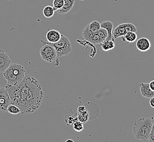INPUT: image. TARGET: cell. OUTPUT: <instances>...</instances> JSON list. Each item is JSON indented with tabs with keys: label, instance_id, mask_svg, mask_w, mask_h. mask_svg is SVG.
<instances>
[{
	"label": "cell",
	"instance_id": "cell-1",
	"mask_svg": "<svg viewBox=\"0 0 154 142\" xmlns=\"http://www.w3.org/2000/svg\"><path fill=\"white\" fill-rule=\"evenodd\" d=\"M12 103L17 105L22 114H29L38 109L43 100L44 93L40 82L31 75H25L17 85L7 84Z\"/></svg>",
	"mask_w": 154,
	"mask_h": 142
},
{
	"label": "cell",
	"instance_id": "cell-2",
	"mask_svg": "<svg viewBox=\"0 0 154 142\" xmlns=\"http://www.w3.org/2000/svg\"><path fill=\"white\" fill-rule=\"evenodd\" d=\"M152 126V120L149 117H141L135 120L133 126V135L136 139L148 141Z\"/></svg>",
	"mask_w": 154,
	"mask_h": 142
},
{
	"label": "cell",
	"instance_id": "cell-3",
	"mask_svg": "<svg viewBox=\"0 0 154 142\" xmlns=\"http://www.w3.org/2000/svg\"><path fill=\"white\" fill-rule=\"evenodd\" d=\"M25 70L21 65L11 64L9 67L3 72V75L7 81L8 85H14L20 83L25 77Z\"/></svg>",
	"mask_w": 154,
	"mask_h": 142
},
{
	"label": "cell",
	"instance_id": "cell-4",
	"mask_svg": "<svg viewBox=\"0 0 154 142\" xmlns=\"http://www.w3.org/2000/svg\"><path fill=\"white\" fill-rule=\"evenodd\" d=\"M82 34L85 40L93 44L101 43L107 38L108 36V32L103 28H101L99 31L96 33L91 32L88 28V24L84 28Z\"/></svg>",
	"mask_w": 154,
	"mask_h": 142
},
{
	"label": "cell",
	"instance_id": "cell-5",
	"mask_svg": "<svg viewBox=\"0 0 154 142\" xmlns=\"http://www.w3.org/2000/svg\"><path fill=\"white\" fill-rule=\"evenodd\" d=\"M46 42L54 48L57 52V58L63 56L68 55L72 51L70 41L68 39V37L63 34L61 35L60 39L56 43H51L48 42L47 40Z\"/></svg>",
	"mask_w": 154,
	"mask_h": 142
},
{
	"label": "cell",
	"instance_id": "cell-6",
	"mask_svg": "<svg viewBox=\"0 0 154 142\" xmlns=\"http://www.w3.org/2000/svg\"><path fill=\"white\" fill-rule=\"evenodd\" d=\"M41 42L43 44L40 51L41 58L46 62L49 63L53 62L57 58V52L54 48L47 43L45 40H41Z\"/></svg>",
	"mask_w": 154,
	"mask_h": 142
},
{
	"label": "cell",
	"instance_id": "cell-7",
	"mask_svg": "<svg viewBox=\"0 0 154 142\" xmlns=\"http://www.w3.org/2000/svg\"><path fill=\"white\" fill-rule=\"evenodd\" d=\"M11 103L12 101L6 89L0 87V113L6 111L8 106Z\"/></svg>",
	"mask_w": 154,
	"mask_h": 142
},
{
	"label": "cell",
	"instance_id": "cell-8",
	"mask_svg": "<svg viewBox=\"0 0 154 142\" xmlns=\"http://www.w3.org/2000/svg\"><path fill=\"white\" fill-rule=\"evenodd\" d=\"M11 64V60L8 55L0 50V73H3Z\"/></svg>",
	"mask_w": 154,
	"mask_h": 142
},
{
	"label": "cell",
	"instance_id": "cell-9",
	"mask_svg": "<svg viewBox=\"0 0 154 142\" xmlns=\"http://www.w3.org/2000/svg\"><path fill=\"white\" fill-rule=\"evenodd\" d=\"M136 48L142 52H145L150 49L151 43L149 40L146 37H141L137 40Z\"/></svg>",
	"mask_w": 154,
	"mask_h": 142
},
{
	"label": "cell",
	"instance_id": "cell-10",
	"mask_svg": "<svg viewBox=\"0 0 154 142\" xmlns=\"http://www.w3.org/2000/svg\"><path fill=\"white\" fill-rule=\"evenodd\" d=\"M140 92L142 96L147 99H150L154 96V91L150 89L149 83H142L139 85Z\"/></svg>",
	"mask_w": 154,
	"mask_h": 142
},
{
	"label": "cell",
	"instance_id": "cell-11",
	"mask_svg": "<svg viewBox=\"0 0 154 142\" xmlns=\"http://www.w3.org/2000/svg\"><path fill=\"white\" fill-rule=\"evenodd\" d=\"M61 35L62 34L56 30H50L47 32L46 35L47 41L51 43H56L60 39Z\"/></svg>",
	"mask_w": 154,
	"mask_h": 142
},
{
	"label": "cell",
	"instance_id": "cell-12",
	"mask_svg": "<svg viewBox=\"0 0 154 142\" xmlns=\"http://www.w3.org/2000/svg\"><path fill=\"white\" fill-rule=\"evenodd\" d=\"M75 2V0H64V3L62 8L56 10V12L60 15L66 14L73 8Z\"/></svg>",
	"mask_w": 154,
	"mask_h": 142
},
{
	"label": "cell",
	"instance_id": "cell-13",
	"mask_svg": "<svg viewBox=\"0 0 154 142\" xmlns=\"http://www.w3.org/2000/svg\"><path fill=\"white\" fill-rule=\"evenodd\" d=\"M126 33V23L121 24L114 29L112 32V37L114 40H116L119 37H123Z\"/></svg>",
	"mask_w": 154,
	"mask_h": 142
},
{
	"label": "cell",
	"instance_id": "cell-14",
	"mask_svg": "<svg viewBox=\"0 0 154 142\" xmlns=\"http://www.w3.org/2000/svg\"><path fill=\"white\" fill-rule=\"evenodd\" d=\"M101 28L105 29L108 32V40L114 39L112 37V30L114 28V24L110 21H104L100 24Z\"/></svg>",
	"mask_w": 154,
	"mask_h": 142
},
{
	"label": "cell",
	"instance_id": "cell-15",
	"mask_svg": "<svg viewBox=\"0 0 154 142\" xmlns=\"http://www.w3.org/2000/svg\"><path fill=\"white\" fill-rule=\"evenodd\" d=\"M102 49L104 52H108L113 49L115 46V40H108L106 39L100 43Z\"/></svg>",
	"mask_w": 154,
	"mask_h": 142
},
{
	"label": "cell",
	"instance_id": "cell-16",
	"mask_svg": "<svg viewBox=\"0 0 154 142\" xmlns=\"http://www.w3.org/2000/svg\"><path fill=\"white\" fill-rule=\"evenodd\" d=\"M122 37L123 42L126 41L127 43H132L137 40L138 36L135 32H128Z\"/></svg>",
	"mask_w": 154,
	"mask_h": 142
},
{
	"label": "cell",
	"instance_id": "cell-17",
	"mask_svg": "<svg viewBox=\"0 0 154 142\" xmlns=\"http://www.w3.org/2000/svg\"><path fill=\"white\" fill-rule=\"evenodd\" d=\"M55 12H56V10L54 9L53 6L48 5V6L45 7V8H43L42 13H43V16L45 18H51L53 16H54Z\"/></svg>",
	"mask_w": 154,
	"mask_h": 142
},
{
	"label": "cell",
	"instance_id": "cell-18",
	"mask_svg": "<svg viewBox=\"0 0 154 142\" xmlns=\"http://www.w3.org/2000/svg\"><path fill=\"white\" fill-rule=\"evenodd\" d=\"M77 117L78 120L82 122L83 124L86 123L89 119V114L87 109L85 111L78 112Z\"/></svg>",
	"mask_w": 154,
	"mask_h": 142
},
{
	"label": "cell",
	"instance_id": "cell-19",
	"mask_svg": "<svg viewBox=\"0 0 154 142\" xmlns=\"http://www.w3.org/2000/svg\"><path fill=\"white\" fill-rule=\"evenodd\" d=\"M88 28L89 31L92 32H97L101 28L100 23L97 20H94L88 24Z\"/></svg>",
	"mask_w": 154,
	"mask_h": 142
},
{
	"label": "cell",
	"instance_id": "cell-20",
	"mask_svg": "<svg viewBox=\"0 0 154 142\" xmlns=\"http://www.w3.org/2000/svg\"><path fill=\"white\" fill-rule=\"evenodd\" d=\"M7 111H8L9 113L11 114L16 115L20 113V109L14 104H10L8 107L7 108Z\"/></svg>",
	"mask_w": 154,
	"mask_h": 142
},
{
	"label": "cell",
	"instance_id": "cell-21",
	"mask_svg": "<svg viewBox=\"0 0 154 142\" xmlns=\"http://www.w3.org/2000/svg\"><path fill=\"white\" fill-rule=\"evenodd\" d=\"M77 117H74L71 115H67L65 116L64 118V121H65V124L67 125H71L74 124V122L77 120Z\"/></svg>",
	"mask_w": 154,
	"mask_h": 142
},
{
	"label": "cell",
	"instance_id": "cell-22",
	"mask_svg": "<svg viewBox=\"0 0 154 142\" xmlns=\"http://www.w3.org/2000/svg\"><path fill=\"white\" fill-rule=\"evenodd\" d=\"M72 127H73V129H74L75 131H77V132H81L84 129V127H83V123H82V122H81L79 120L76 121L74 123V124L72 125Z\"/></svg>",
	"mask_w": 154,
	"mask_h": 142
},
{
	"label": "cell",
	"instance_id": "cell-23",
	"mask_svg": "<svg viewBox=\"0 0 154 142\" xmlns=\"http://www.w3.org/2000/svg\"><path fill=\"white\" fill-rule=\"evenodd\" d=\"M64 3V0H53V7L56 10L62 8Z\"/></svg>",
	"mask_w": 154,
	"mask_h": 142
},
{
	"label": "cell",
	"instance_id": "cell-24",
	"mask_svg": "<svg viewBox=\"0 0 154 142\" xmlns=\"http://www.w3.org/2000/svg\"><path fill=\"white\" fill-rule=\"evenodd\" d=\"M126 30L127 32H135L137 31V28L132 23H126Z\"/></svg>",
	"mask_w": 154,
	"mask_h": 142
},
{
	"label": "cell",
	"instance_id": "cell-25",
	"mask_svg": "<svg viewBox=\"0 0 154 142\" xmlns=\"http://www.w3.org/2000/svg\"><path fill=\"white\" fill-rule=\"evenodd\" d=\"M148 141L150 142H154V124H152Z\"/></svg>",
	"mask_w": 154,
	"mask_h": 142
},
{
	"label": "cell",
	"instance_id": "cell-26",
	"mask_svg": "<svg viewBox=\"0 0 154 142\" xmlns=\"http://www.w3.org/2000/svg\"><path fill=\"white\" fill-rule=\"evenodd\" d=\"M149 104L152 108H154V96L150 98V101H149Z\"/></svg>",
	"mask_w": 154,
	"mask_h": 142
},
{
	"label": "cell",
	"instance_id": "cell-27",
	"mask_svg": "<svg viewBox=\"0 0 154 142\" xmlns=\"http://www.w3.org/2000/svg\"><path fill=\"white\" fill-rule=\"evenodd\" d=\"M149 87L153 91H154V80H151V81L149 83Z\"/></svg>",
	"mask_w": 154,
	"mask_h": 142
},
{
	"label": "cell",
	"instance_id": "cell-28",
	"mask_svg": "<svg viewBox=\"0 0 154 142\" xmlns=\"http://www.w3.org/2000/svg\"><path fill=\"white\" fill-rule=\"evenodd\" d=\"M74 142V141H73V140H72V139H68V140H66V142Z\"/></svg>",
	"mask_w": 154,
	"mask_h": 142
},
{
	"label": "cell",
	"instance_id": "cell-29",
	"mask_svg": "<svg viewBox=\"0 0 154 142\" xmlns=\"http://www.w3.org/2000/svg\"><path fill=\"white\" fill-rule=\"evenodd\" d=\"M80 1H85V0H80Z\"/></svg>",
	"mask_w": 154,
	"mask_h": 142
}]
</instances>
